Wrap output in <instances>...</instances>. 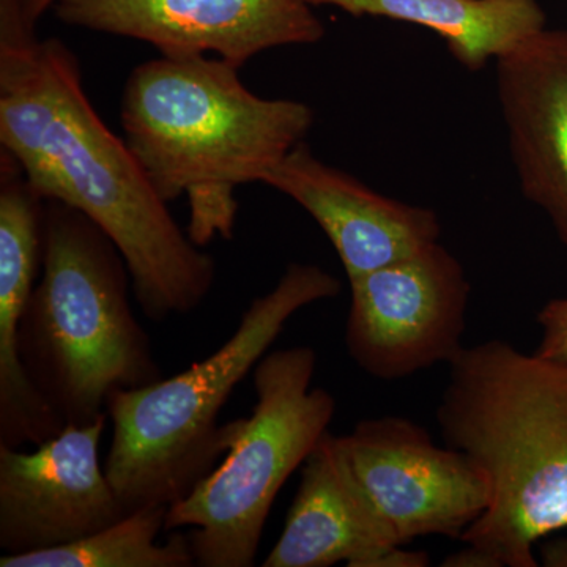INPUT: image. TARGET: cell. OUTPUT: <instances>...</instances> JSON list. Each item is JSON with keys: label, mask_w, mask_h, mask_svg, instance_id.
<instances>
[{"label": "cell", "mask_w": 567, "mask_h": 567, "mask_svg": "<svg viewBox=\"0 0 567 567\" xmlns=\"http://www.w3.org/2000/svg\"><path fill=\"white\" fill-rule=\"evenodd\" d=\"M0 147L44 200L87 216L117 246L152 322L204 303L215 260L92 106L76 55L59 39L40 40L17 0H0Z\"/></svg>", "instance_id": "1"}, {"label": "cell", "mask_w": 567, "mask_h": 567, "mask_svg": "<svg viewBox=\"0 0 567 567\" xmlns=\"http://www.w3.org/2000/svg\"><path fill=\"white\" fill-rule=\"evenodd\" d=\"M41 279L0 336V446H37L106 413L117 390L163 379L130 303L128 267L87 216L47 200Z\"/></svg>", "instance_id": "2"}, {"label": "cell", "mask_w": 567, "mask_h": 567, "mask_svg": "<svg viewBox=\"0 0 567 567\" xmlns=\"http://www.w3.org/2000/svg\"><path fill=\"white\" fill-rule=\"evenodd\" d=\"M238 70L208 55H159L123 87L126 144L163 200L188 197L186 234L200 248L233 240L238 186L264 183L316 122L309 104L249 91Z\"/></svg>", "instance_id": "3"}, {"label": "cell", "mask_w": 567, "mask_h": 567, "mask_svg": "<svg viewBox=\"0 0 567 567\" xmlns=\"http://www.w3.org/2000/svg\"><path fill=\"white\" fill-rule=\"evenodd\" d=\"M447 365L440 431L492 494L461 540L502 567H536V544L567 529V364L495 339L464 347Z\"/></svg>", "instance_id": "4"}, {"label": "cell", "mask_w": 567, "mask_h": 567, "mask_svg": "<svg viewBox=\"0 0 567 567\" xmlns=\"http://www.w3.org/2000/svg\"><path fill=\"white\" fill-rule=\"evenodd\" d=\"M341 292L342 282L319 265L290 264L210 357L171 379L111 394L112 442L104 472L128 513L173 506L210 475L244 424H219L235 388L298 311Z\"/></svg>", "instance_id": "5"}, {"label": "cell", "mask_w": 567, "mask_h": 567, "mask_svg": "<svg viewBox=\"0 0 567 567\" xmlns=\"http://www.w3.org/2000/svg\"><path fill=\"white\" fill-rule=\"evenodd\" d=\"M309 346L265 353L254 368L257 402L221 464L167 509L166 532L192 527L200 567H251L276 496L328 434L334 395L312 388Z\"/></svg>", "instance_id": "6"}, {"label": "cell", "mask_w": 567, "mask_h": 567, "mask_svg": "<svg viewBox=\"0 0 567 567\" xmlns=\"http://www.w3.org/2000/svg\"><path fill=\"white\" fill-rule=\"evenodd\" d=\"M347 353L365 374L401 380L464 349L472 284L440 241L349 279Z\"/></svg>", "instance_id": "7"}, {"label": "cell", "mask_w": 567, "mask_h": 567, "mask_svg": "<svg viewBox=\"0 0 567 567\" xmlns=\"http://www.w3.org/2000/svg\"><path fill=\"white\" fill-rule=\"evenodd\" d=\"M339 442L401 546L429 536L461 539L491 505L486 475L461 451L435 445L427 429L406 417L360 421Z\"/></svg>", "instance_id": "8"}, {"label": "cell", "mask_w": 567, "mask_h": 567, "mask_svg": "<svg viewBox=\"0 0 567 567\" xmlns=\"http://www.w3.org/2000/svg\"><path fill=\"white\" fill-rule=\"evenodd\" d=\"M54 11L65 24L144 41L162 55L216 54L237 69L327 35L309 0H59Z\"/></svg>", "instance_id": "9"}, {"label": "cell", "mask_w": 567, "mask_h": 567, "mask_svg": "<svg viewBox=\"0 0 567 567\" xmlns=\"http://www.w3.org/2000/svg\"><path fill=\"white\" fill-rule=\"evenodd\" d=\"M110 416L66 424L33 446H0V548L6 555L66 546L128 514L100 462Z\"/></svg>", "instance_id": "10"}, {"label": "cell", "mask_w": 567, "mask_h": 567, "mask_svg": "<svg viewBox=\"0 0 567 567\" xmlns=\"http://www.w3.org/2000/svg\"><path fill=\"white\" fill-rule=\"evenodd\" d=\"M264 185L290 197L319 224L349 279L404 259L436 244L442 235L432 208L374 192L317 158L306 141L267 175Z\"/></svg>", "instance_id": "11"}, {"label": "cell", "mask_w": 567, "mask_h": 567, "mask_svg": "<svg viewBox=\"0 0 567 567\" xmlns=\"http://www.w3.org/2000/svg\"><path fill=\"white\" fill-rule=\"evenodd\" d=\"M495 82L520 192L567 248V29H543L496 59Z\"/></svg>", "instance_id": "12"}, {"label": "cell", "mask_w": 567, "mask_h": 567, "mask_svg": "<svg viewBox=\"0 0 567 567\" xmlns=\"http://www.w3.org/2000/svg\"><path fill=\"white\" fill-rule=\"evenodd\" d=\"M401 546L358 483L339 436H323L306 458L300 486L264 567H365Z\"/></svg>", "instance_id": "13"}, {"label": "cell", "mask_w": 567, "mask_h": 567, "mask_svg": "<svg viewBox=\"0 0 567 567\" xmlns=\"http://www.w3.org/2000/svg\"><path fill=\"white\" fill-rule=\"evenodd\" d=\"M350 17L385 18L435 32L468 71H480L547 28L537 0H309Z\"/></svg>", "instance_id": "14"}, {"label": "cell", "mask_w": 567, "mask_h": 567, "mask_svg": "<svg viewBox=\"0 0 567 567\" xmlns=\"http://www.w3.org/2000/svg\"><path fill=\"white\" fill-rule=\"evenodd\" d=\"M169 506H145L93 535L25 555H3L0 567H192L188 536L156 543L166 529Z\"/></svg>", "instance_id": "15"}, {"label": "cell", "mask_w": 567, "mask_h": 567, "mask_svg": "<svg viewBox=\"0 0 567 567\" xmlns=\"http://www.w3.org/2000/svg\"><path fill=\"white\" fill-rule=\"evenodd\" d=\"M540 342L536 352L547 360L567 364V298H554L537 312Z\"/></svg>", "instance_id": "16"}, {"label": "cell", "mask_w": 567, "mask_h": 567, "mask_svg": "<svg viewBox=\"0 0 567 567\" xmlns=\"http://www.w3.org/2000/svg\"><path fill=\"white\" fill-rule=\"evenodd\" d=\"M405 546H393L380 551L365 567H427L431 557L425 551L406 550Z\"/></svg>", "instance_id": "17"}, {"label": "cell", "mask_w": 567, "mask_h": 567, "mask_svg": "<svg viewBox=\"0 0 567 567\" xmlns=\"http://www.w3.org/2000/svg\"><path fill=\"white\" fill-rule=\"evenodd\" d=\"M443 567H502L484 548L465 544V548L454 551L443 559Z\"/></svg>", "instance_id": "18"}, {"label": "cell", "mask_w": 567, "mask_h": 567, "mask_svg": "<svg viewBox=\"0 0 567 567\" xmlns=\"http://www.w3.org/2000/svg\"><path fill=\"white\" fill-rule=\"evenodd\" d=\"M540 563L547 567H567V536L555 537L544 544Z\"/></svg>", "instance_id": "19"}, {"label": "cell", "mask_w": 567, "mask_h": 567, "mask_svg": "<svg viewBox=\"0 0 567 567\" xmlns=\"http://www.w3.org/2000/svg\"><path fill=\"white\" fill-rule=\"evenodd\" d=\"M58 2L59 0H17L22 17L31 25H35L40 18Z\"/></svg>", "instance_id": "20"}]
</instances>
